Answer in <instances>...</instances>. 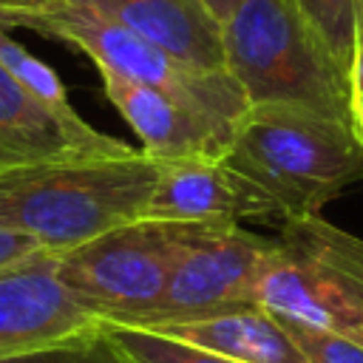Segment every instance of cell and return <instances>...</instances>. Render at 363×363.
Wrapping results in <instances>:
<instances>
[{"instance_id": "52a82bcc", "label": "cell", "mask_w": 363, "mask_h": 363, "mask_svg": "<svg viewBox=\"0 0 363 363\" xmlns=\"http://www.w3.org/2000/svg\"><path fill=\"white\" fill-rule=\"evenodd\" d=\"M267 250V235L238 224H190L162 303L145 326L184 323L238 306H258L255 292Z\"/></svg>"}, {"instance_id": "8992f818", "label": "cell", "mask_w": 363, "mask_h": 363, "mask_svg": "<svg viewBox=\"0 0 363 363\" xmlns=\"http://www.w3.org/2000/svg\"><path fill=\"white\" fill-rule=\"evenodd\" d=\"M187 230L190 224L176 221H130L57 255V275L96 318L145 326L162 303Z\"/></svg>"}, {"instance_id": "8fae6325", "label": "cell", "mask_w": 363, "mask_h": 363, "mask_svg": "<svg viewBox=\"0 0 363 363\" xmlns=\"http://www.w3.org/2000/svg\"><path fill=\"white\" fill-rule=\"evenodd\" d=\"M122 150H130V145L96 130L79 113L54 111L0 65V173L74 153Z\"/></svg>"}, {"instance_id": "7a4b0ae2", "label": "cell", "mask_w": 363, "mask_h": 363, "mask_svg": "<svg viewBox=\"0 0 363 363\" xmlns=\"http://www.w3.org/2000/svg\"><path fill=\"white\" fill-rule=\"evenodd\" d=\"M224 162L272 199L281 224L320 216L323 204L363 179L354 122L301 105H252Z\"/></svg>"}, {"instance_id": "4fadbf2b", "label": "cell", "mask_w": 363, "mask_h": 363, "mask_svg": "<svg viewBox=\"0 0 363 363\" xmlns=\"http://www.w3.org/2000/svg\"><path fill=\"white\" fill-rule=\"evenodd\" d=\"M150 329L218 352L238 363H309L286 323L264 306H238L210 318Z\"/></svg>"}, {"instance_id": "44dd1931", "label": "cell", "mask_w": 363, "mask_h": 363, "mask_svg": "<svg viewBox=\"0 0 363 363\" xmlns=\"http://www.w3.org/2000/svg\"><path fill=\"white\" fill-rule=\"evenodd\" d=\"M204 3V9L213 14V20L218 23V26H224L230 17H233V11L244 3V0H201Z\"/></svg>"}, {"instance_id": "e0dca14e", "label": "cell", "mask_w": 363, "mask_h": 363, "mask_svg": "<svg viewBox=\"0 0 363 363\" xmlns=\"http://www.w3.org/2000/svg\"><path fill=\"white\" fill-rule=\"evenodd\" d=\"M0 363H133V360L116 346L105 323H99L94 332H85V335H77L62 343L34 349L26 354L0 357Z\"/></svg>"}, {"instance_id": "277c9868", "label": "cell", "mask_w": 363, "mask_h": 363, "mask_svg": "<svg viewBox=\"0 0 363 363\" xmlns=\"http://www.w3.org/2000/svg\"><path fill=\"white\" fill-rule=\"evenodd\" d=\"M255 303L289 326L363 340V238L320 216L284 221L269 238Z\"/></svg>"}, {"instance_id": "5bb4252c", "label": "cell", "mask_w": 363, "mask_h": 363, "mask_svg": "<svg viewBox=\"0 0 363 363\" xmlns=\"http://www.w3.org/2000/svg\"><path fill=\"white\" fill-rule=\"evenodd\" d=\"M108 335L116 340V346L133 360V363H238L233 357H224L218 352L201 349L196 343L145 329V326H128V323H108L102 320Z\"/></svg>"}, {"instance_id": "5b68a950", "label": "cell", "mask_w": 363, "mask_h": 363, "mask_svg": "<svg viewBox=\"0 0 363 363\" xmlns=\"http://www.w3.org/2000/svg\"><path fill=\"white\" fill-rule=\"evenodd\" d=\"M0 23L6 28H28L40 37L60 40L94 60L99 71L164 91L167 96L210 111L233 125L250 111L241 85L227 71L210 74L190 68L79 0H57L43 9L0 14Z\"/></svg>"}, {"instance_id": "d6986e66", "label": "cell", "mask_w": 363, "mask_h": 363, "mask_svg": "<svg viewBox=\"0 0 363 363\" xmlns=\"http://www.w3.org/2000/svg\"><path fill=\"white\" fill-rule=\"evenodd\" d=\"M37 252H45V250L34 238L0 227V272L9 269V267H14V264H23V261L34 258Z\"/></svg>"}, {"instance_id": "30bf717a", "label": "cell", "mask_w": 363, "mask_h": 363, "mask_svg": "<svg viewBox=\"0 0 363 363\" xmlns=\"http://www.w3.org/2000/svg\"><path fill=\"white\" fill-rule=\"evenodd\" d=\"M145 218L176 224H238L275 218L272 199L224 159H182L159 164Z\"/></svg>"}, {"instance_id": "7402d4cb", "label": "cell", "mask_w": 363, "mask_h": 363, "mask_svg": "<svg viewBox=\"0 0 363 363\" xmlns=\"http://www.w3.org/2000/svg\"><path fill=\"white\" fill-rule=\"evenodd\" d=\"M48 3L57 0H0V14H11V11H28V9H43Z\"/></svg>"}, {"instance_id": "2e32d148", "label": "cell", "mask_w": 363, "mask_h": 363, "mask_svg": "<svg viewBox=\"0 0 363 363\" xmlns=\"http://www.w3.org/2000/svg\"><path fill=\"white\" fill-rule=\"evenodd\" d=\"M363 0H295L301 14L309 20L315 34L323 40L335 62L346 71H352L354 57V31H357V14Z\"/></svg>"}, {"instance_id": "ba28073f", "label": "cell", "mask_w": 363, "mask_h": 363, "mask_svg": "<svg viewBox=\"0 0 363 363\" xmlns=\"http://www.w3.org/2000/svg\"><path fill=\"white\" fill-rule=\"evenodd\" d=\"M102 323L57 275V255L34 258L0 272V357L26 354L94 332Z\"/></svg>"}, {"instance_id": "ac0fdd59", "label": "cell", "mask_w": 363, "mask_h": 363, "mask_svg": "<svg viewBox=\"0 0 363 363\" xmlns=\"http://www.w3.org/2000/svg\"><path fill=\"white\" fill-rule=\"evenodd\" d=\"M292 337L309 357V363H363V340L332 335V332H312L301 326H289Z\"/></svg>"}, {"instance_id": "6da1fadb", "label": "cell", "mask_w": 363, "mask_h": 363, "mask_svg": "<svg viewBox=\"0 0 363 363\" xmlns=\"http://www.w3.org/2000/svg\"><path fill=\"white\" fill-rule=\"evenodd\" d=\"M159 162L145 150L74 153L0 173V227L65 255L145 218Z\"/></svg>"}, {"instance_id": "9c48e42d", "label": "cell", "mask_w": 363, "mask_h": 363, "mask_svg": "<svg viewBox=\"0 0 363 363\" xmlns=\"http://www.w3.org/2000/svg\"><path fill=\"white\" fill-rule=\"evenodd\" d=\"M99 77L108 102L133 128V133L142 139V150L153 162L167 164L182 159H224L230 153L235 136L233 122L116 74L99 71Z\"/></svg>"}, {"instance_id": "7c38bea8", "label": "cell", "mask_w": 363, "mask_h": 363, "mask_svg": "<svg viewBox=\"0 0 363 363\" xmlns=\"http://www.w3.org/2000/svg\"><path fill=\"white\" fill-rule=\"evenodd\" d=\"M108 20L139 34L150 45L162 48L173 60L224 74L221 26L204 9L201 0H79Z\"/></svg>"}, {"instance_id": "ffe728a7", "label": "cell", "mask_w": 363, "mask_h": 363, "mask_svg": "<svg viewBox=\"0 0 363 363\" xmlns=\"http://www.w3.org/2000/svg\"><path fill=\"white\" fill-rule=\"evenodd\" d=\"M349 82H352V91H360V94H363V3H360V14H357V31H354V57H352Z\"/></svg>"}, {"instance_id": "603a6c76", "label": "cell", "mask_w": 363, "mask_h": 363, "mask_svg": "<svg viewBox=\"0 0 363 363\" xmlns=\"http://www.w3.org/2000/svg\"><path fill=\"white\" fill-rule=\"evenodd\" d=\"M352 122H354L357 139L363 145V94L360 91H352Z\"/></svg>"}, {"instance_id": "3957f363", "label": "cell", "mask_w": 363, "mask_h": 363, "mask_svg": "<svg viewBox=\"0 0 363 363\" xmlns=\"http://www.w3.org/2000/svg\"><path fill=\"white\" fill-rule=\"evenodd\" d=\"M227 74L252 105L352 119V82L295 0H244L221 26Z\"/></svg>"}, {"instance_id": "9a60e30c", "label": "cell", "mask_w": 363, "mask_h": 363, "mask_svg": "<svg viewBox=\"0 0 363 363\" xmlns=\"http://www.w3.org/2000/svg\"><path fill=\"white\" fill-rule=\"evenodd\" d=\"M11 28H6L0 23V65L14 77L20 79L37 99H43L45 105H51L54 111L65 113V116H77L71 99H68V91L60 79V74L45 65L43 60H37L26 45H20L11 34Z\"/></svg>"}]
</instances>
